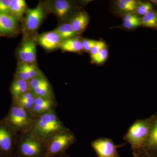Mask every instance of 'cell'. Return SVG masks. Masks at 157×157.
<instances>
[{
  "mask_svg": "<svg viewBox=\"0 0 157 157\" xmlns=\"http://www.w3.org/2000/svg\"><path fill=\"white\" fill-rule=\"evenodd\" d=\"M35 118L30 111L12 103L4 119L18 134H23L31 132Z\"/></svg>",
  "mask_w": 157,
  "mask_h": 157,
  "instance_id": "5",
  "label": "cell"
},
{
  "mask_svg": "<svg viewBox=\"0 0 157 157\" xmlns=\"http://www.w3.org/2000/svg\"><path fill=\"white\" fill-rule=\"evenodd\" d=\"M43 3L47 12L54 14L62 22L66 21L74 9L73 2L67 0L49 1Z\"/></svg>",
  "mask_w": 157,
  "mask_h": 157,
  "instance_id": "9",
  "label": "cell"
},
{
  "mask_svg": "<svg viewBox=\"0 0 157 157\" xmlns=\"http://www.w3.org/2000/svg\"><path fill=\"white\" fill-rule=\"evenodd\" d=\"M126 144L116 145L111 139L101 137L92 141L91 146L98 157H120L118 148L123 147Z\"/></svg>",
  "mask_w": 157,
  "mask_h": 157,
  "instance_id": "10",
  "label": "cell"
},
{
  "mask_svg": "<svg viewBox=\"0 0 157 157\" xmlns=\"http://www.w3.org/2000/svg\"><path fill=\"white\" fill-rule=\"evenodd\" d=\"M108 51L107 48H104L98 53L91 56L92 61L97 64H102L108 58Z\"/></svg>",
  "mask_w": 157,
  "mask_h": 157,
  "instance_id": "27",
  "label": "cell"
},
{
  "mask_svg": "<svg viewBox=\"0 0 157 157\" xmlns=\"http://www.w3.org/2000/svg\"><path fill=\"white\" fill-rule=\"evenodd\" d=\"M68 129L59 119L56 110H52L35 118L30 132L45 141L48 137L59 131Z\"/></svg>",
  "mask_w": 157,
  "mask_h": 157,
  "instance_id": "1",
  "label": "cell"
},
{
  "mask_svg": "<svg viewBox=\"0 0 157 157\" xmlns=\"http://www.w3.org/2000/svg\"><path fill=\"white\" fill-rule=\"evenodd\" d=\"M37 44L45 50L52 51L59 48L62 41L58 34L53 30L38 35L35 37Z\"/></svg>",
  "mask_w": 157,
  "mask_h": 157,
  "instance_id": "13",
  "label": "cell"
},
{
  "mask_svg": "<svg viewBox=\"0 0 157 157\" xmlns=\"http://www.w3.org/2000/svg\"><path fill=\"white\" fill-rule=\"evenodd\" d=\"M133 157H157V152L149 151L145 149L132 151Z\"/></svg>",
  "mask_w": 157,
  "mask_h": 157,
  "instance_id": "28",
  "label": "cell"
},
{
  "mask_svg": "<svg viewBox=\"0 0 157 157\" xmlns=\"http://www.w3.org/2000/svg\"><path fill=\"white\" fill-rule=\"evenodd\" d=\"M59 48L63 51L80 53L83 51L82 40L78 37L67 39L62 42Z\"/></svg>",
  "mask_w": 157,
  "mask_h": 157,
  "instance_id": "20",
  "label": "cell"
},
{
  "mask_svg": "<svg viewBox=\"0 0 157 157\" xmlns=\"http://www.w3.org/2000/svg\"><path fill=\"white\" fill-rule=\"evenodd\" d=\"M141 25V18L135 13H127L124 16L123 26L125 29L132 30Z\"/></svg>",
  "mask_w": 157,
  "mask_h": 157,
  "instance_id": "23",
  "label": "cell"
},
{
  "mask_svg": "<svg viewBox=\"0 0 157 157\" xmlns=\"http://www.w3.org/2000/svg\"><path fill=\"white\" fill-rule=\"evenodd\" d=\"M153 6L149 2H140L135 10V14L138 16H144L149 11L153 10Z\"/></svg>",
  "mask_w": 157,
  "mask_h": 157,
  "instance_id": "26",
  "label": "cell"
},
{
  "mask_svg": "<svg viewBox=\"0 0 157 157\" xmlns=\"http://www.w3.org/2000/svg\"><path fill=\"white\" fill-rule=\"evenodd\" d=\"M54 30L58 34L62 41L78 37L74 32L70 21L61 23Z\"/></svg>",
  "mask_w": 157,
  "mask_h": 157,
  "instance_id": "22",
  "label": "cell"
},
{
  "mask_svg": "<svg viewBox=\"0 0 157 157\" xmlns=\"http://www.w3.org/2000/svg\"><path fill=\"white\" fill-rule=\"evenodd\" d=\"M140 2L135 0H119L117 2L118 8L127 13L135 11Z\"/></svg>",
  "mask_w": 157,
  "mask_h": 157,
  "instance_id": "25",
  "label": "cell"
},
{
  "mask_svg": "<svg viewBox=\"0 0 157 157\" xmlns=\"http://www.w3.org/2000/svg\"><path fill=\"white\" fill-rule=\"evenodd\" d=\"M141 25L145 27L157 29V11L152 10L142 16Z\"/></svg>",
  "mask_w": 157,
  "mask_h": 157,
  "instance_id": "24",
  "label": "cell"
},
{
  "mask_svg": "<svg viewBox=\"0 0 157 157\" xmlns=\"http://www.w3.org/2000/svg\"><path fill=\"white\" fill-rule=\"evenodd\" d=\"M20 21L9 14L0 13V37L14 38L21 32Z\"/></svg>",
  "mask_w": 157,
  "mask_h": 157,
  "instance_id": "12",
  "label": "cell"
},
{
  "mask_svg": "<svg viewBox=\"0 0 157 157\" xmlns=\"http://www.w3.org/2000/svg\"><path fill=\"white\" fill-rule=\"evenodd\" d=\"M47 12L43 2H40L36 7L28 9L22 21L21 31L23 36L35 38L38 35V29L42 25Z\"/></svg>",
  "mask_w": 157,
  "mask_h": 157,
  "instance_id": "6",
  "label": "cell"
},
{
  "mask_svg": "<svg viewBox=\"0 0 157 157\" xmlns=\"http://www.w3.org/2000/svg\"><path fill=\"white\" fill-rule=\"evenodd\" d=\"M97 41L96 40H93V39H82L83 51L86 52H90L91 49L95 45Z\"/></svg>",
  "mask_w": 157,
  "mask_h": 157,
  "instance_id": "30",
  "label": "cell"
},
{
  "mask_svg": "<svg viewBox=\"0 0 157 157\" xmlns=\"http://www.w3.org/2000/svg\"><path fill=\"white\" fill-rule=\"evenodd\" d=\"M28 9L25 0H11L9 14L21 22Z\"/></svg>",
  "mask_w": 157,
  "mask_h": 157,
  "instance_id": "19",
  "label": "cell"
},
{
  "mask_svg": "<svg viewBox=\"0 0 157 157\" xmlns=\"http://www.w3.org/2000/svg\"><path fill=\"white\" fill-rule=\"evenodd\" d=\"M57 107L56 98L36 97L31 112L35 117L44 113L55 110Z\"/></svg>",
  "mask_w": 157,
  "mask_h": 157,
  "instance_id": "15",
  "label": "cell"
},
{
  "mask_svg": "<svg viewBox=\"0 0 157 157\" xmlns=\"http://www.w3.org/2000/svg\"><path fill=\"white\" fill-rule=\"evenodd\" d=\"M54 157H71L70 155H68V154L66 153L65 154L63 155H61L57 156Z\"/></svg>",
  "mask_w": 157,
  "mask_h": 157,
  "instance_id": "32",
  "label": "cell"
},
{
  "mask_svg": "<svg viewBox=\"0 0 157 157\" xmlns=\"http://www.w3.org/2000/svg\"><path fill=\"white\" fill-rule=\"evenodd\" d=\"M30 90L36 97L55 98L52 87L44 74L29 81Z\"/></svg>",
  "mask_w": 157,
  "mask_h": 157,
  "instance_id": "11",
  "label": "cell"
},
{
  "mask_svg": "<svg viewBox=\"0 0 157 157\" xmlns=\"http://www.w3.org/2000/svg\"><path fill=\"white\" fill-rule=\"evenodd\" d=\"M70 22L74 32L78 36L86 29L89 23V17L86 11H79L73 16Z\"/></svg>",
  "mask_w": 157,
  "mask_h": 157,
  "instance_id": "16",
  "label": "cell"
},
{
  "mask_svg": "<svg viewBox=\"0 0 157 157\" xmlns=\"http://www.w3.org/2000/svg\"><path fill=\"white\" fill-rule=\"evenodd\" d=\"M18 136L5 119L0 121V157H14Z\"/></svg>",
  "mask_w": 157,
  "mask_h": 157,
  "instance_id": "7",
  "label": "cell"
},
{
  "mask_svg": "<svg viewBox=\"0 0 157 157\" xmlns=\"http://www.w3.org/2000/svg\"><path fill=\"white\" fill-rule=\"evenodd\" d=\"M151 117L137 120L129 128L123 139L130 144L132 151L144 149L148 137Z\"/></svg>",
  "mask_w": 157,
  "mask_h": 157,
  "instance_id": "4",
  "label": "cell"
},
{
  "mask_svg": "<svg viewBox=\"0 0 157 157\" xmlns=\"http://www.w3.org/2000/svg\"><path fill=\"white\" fill-rule=\"evenodd\" d=\"M29 91H30L29 82L14 77L10 87L12 100L17 99Z\"/></svg>",
  "mask_w": 157,
  "mask_h": 157,
  "instance_id": "18",
  "label": "cell"
},
{
  "mask_svg": "<svg viewBox=\"0 0 157 157\" xmlns=\"http://www.w3.org/2000/svg\"><path fill=\"white\" fill-rule=\"evenodd\" d=\"M44 141L31 132L18 134L14 157H45Z\"/></svg>",
  "mask_w": 157,
  "mask_h": 157,
  "instance_id": "3",
  "label": "cell"
},
{
  "mask_svg": "<svg viewBox=\"0 0 157 157\" xmlns=\"http://www.w3.org/2000/svg\"><path fill=\"white\" fill-rule=\"evenodd\" d=\"M77 138L70 129L52 134L44 141L45 157H54L67 153L68 149L76 143Z\"/></svg>",
  "mask_w": 157,
  "mask_h": 157,
  "instance_id": "2",
  "label": "cell"
},
{
  "mask_svg": "<svg viewBox=\"0 0 157 157\" xmlns=\"http://www.w3.org/2000/svg\"><path fill=\"white\" fill-rule=\"evenodd\" d=\"M107 48L105 42L102 41H97L95 45L90 51V56L94 55L104 48Z\"/></svg>",
  "mask_w": 157,
  "mask_h": 157,
  "instance_id": "29",
  "label": "cell"
},
{
  "mask_svg": "<svg viewBox=\"0 0 157 157\" xmlns=\"http://www.w3.org/2000/svg\"><path fill=\"white\" fill-rule=\"evenodd\" d=\"M150 2L155 6H157V0H151L150 1Z\"/></svg>",
  "mask_w": 157,
  "mask_h": 157,
  "instance_id": "33",
  "label": "cell"
},
{
  "mask_svg": "<svg viewBox=\"0 0 157 157\" xmlns=\"http://www.w3.org/2000/svg\"><path fill=\"white\" fill-rule=\"evenodd\" d=\"M151 122L144 149L157 152V113L151 116Z\"/></svg>",
  "mask_w": 157,
  "mask_h": 157,
  "instance_id": "17",
  "label": "cell"
},
{
  "mask_svg": "<svg viewBox=\"0 0 157 157\" xmlns=\"http://www.w3.org/2000/svg\"><path fill=\"white\" fill-rule=\"evenodd\" d=\"M43 74L37 63L28 64L18 62L14 77L29 82Z\"/></svg>",
  "mask_w": 157,
  "mask_h": 157,
  "instance_id": "14",
  "label": "cell"
},
{
  "mask_svg": "<svg viewBox=\"0 0 157 157\" xmlns=\"http://www.w3.org/2000/svg\"><path fill=\"white\" fill-rule=\"evenodd\" d=\"M36 98V96L30 90L17 99L12 100V104L31 112L35 103Z\"/></svg>",
  "mask_w": 157,
  "mask_h": 157,
  "instance_id": "21",
  "label": "cell"
},
{
  "mask_svg": "<svg viewBox=\"0 0 157 157\" xmlns=\"http://www.w3.org/2000/svg\"><path fill=\"white\" fill-rule=\"evenodd\" d=\"M36 45L35 38L23 36L16 51L18 62L36 63Z\"/></svg>",
  "mask_w": 157,
  "mask_h": 157,
  "instance_id": "8",
  "label": "cell"
},
{
  "mask_svg": "<svg viewBox=\"0 0 157 157\" xmlns=\"http://www.w3.org/2000/svg\"><path fill=\"white\" fill-rule=\"evenodd\" d=\"M11 0H0V13L9 14Z\"/></svg>",
  "mask_w": 157,
  "mask_h": 157,
  "instance_id": "31",
  "label": "cell"
}]
</instances>
